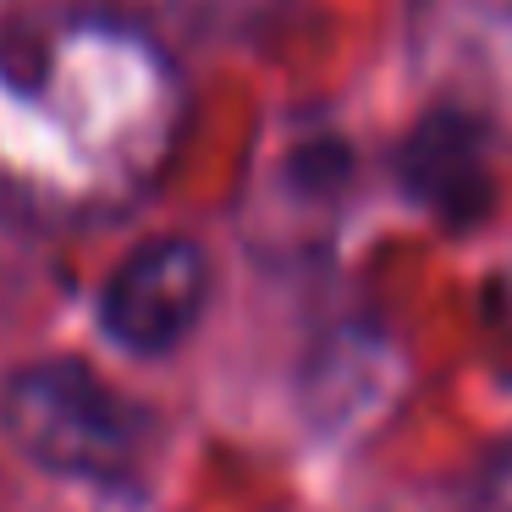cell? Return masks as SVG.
I'll return each instance as SVG.
<instances>
[{
	"label": "cell",
	"instance_id": "1",
	"mask_svg": "<svg viewBox=\"0 0 512 512\" xmlns=\"http://www.w3.org/2000/svg\"><path fill=\"white\" fill-rule=\"evenodd\" d=\"M188 127V83L133 17L61 6L0 23V210L50 232L155 199Z\"/></svg>",
	"mask_w": 512,
	"mask_h": 512
},
{
	"label": "cell",
	"instance_id": "2",
	"mask_svg": "<svg viewBox=\"0 0 512 512\" xmlns=\"http://www.w3.org/2000/svg\"><path fill=\"white\" fill-rule=\"evenodd\" d=\"M0 430L34 468L72 485H133L144 413L78 358H39L0 386Z\"/></svg>",
	"mask_w": 512,
	"mask_h": 512
},
{
	"label": "cell",
	"instance_id": "3",
	"mask_svg": "<svg viewBox=\"0 0 512 512\" xmlns=\"http://www.w3.org/2000/svg\"><path fill=\"white\" fill-rule=\"evenodd\" d=\"M210 254L193 237H144L111 265L94 298L105 342L133 358H166L204 320Z\"/></svg>",
	"mask_w": 512,
	"mask_h": 512
},
{
	"label": "cell",
	"instance_id": "4",
	"mask_svg": "<svg viewBox=\"0 0 512 512\" xmlns=\"http://www.w3.org/2000/svg\"><path fill=\"white\" fill-rule=\"evenodd\" d=\"M419 56L441 105L512 133V0H419Z\"/></svg>",
	"mask_w": 512,
	"mask_h": 512
},
{
	"label": "cell",
	"instance_id": "5",
	"mask_svg": "<svg viewBox=\"0 0 512 512\" xmlns=\"http://www.w3.org/2000/svg\"><path fill=\"white\" fill-rule=\"evenodd\" d=\"M490 127L457 105H430L402 144V188L441 221H474L490 204Z\"/></svg>",
	"mask_w": 512,
	"mask_h": 512
},
{
	"label": "cell",
	"instance_id": "6",
	"mask_svg": "<svg viewBox=\"0 0 512 512\" xmlns=\"http://www.w3.org/2000/svg\"><path fill=\"white\" fill-rule=\"evenodd\" d=\"M347 177H353L347 144L325 127H309V133H292L276 166H270V199H276L281 215H292L287 226H314L342 210Z\"/></svg>",
	"mask_w": 512,
	"mask_h": 512
},
{
	"label": "cell",
	"instance_id": "7",
	"mask_svg": "<svg viewBox=\"0 0 512 512\" xmlns=\"http://www.w3.org/2000/svg\"><path fill=\"white\" fill-rule=\"evenodd\" d=\"M479 512H512V441L479 474Z\"/></svg>",
	"mask_w": 512,
	"mask_h": 512
},
{
	"label": "cell",
	"instance_id": "8",
	"mask_svg": "<svg viewBox=\"0 0 512 512\" xmlns=\"http://www.w3.org/2000/svg\"><path fill=\"white\" fill-rule=\"evenodd\" d=\"M485 320H490V342H496V353L512 364V270L501 276V287H496V298H490Z\"/></svg>",
	"mask_w": 512,
	"mask_h": 512
}]
</instances>
